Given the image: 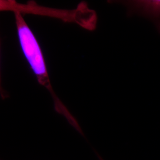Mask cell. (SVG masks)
<instances>
[{"mask_svg":"<svg viewBox=\"0 0 160 160\" xmlns=\"http://www.w3.org/2000/svg\"><path fill=\"white\" fill-rule=\"evenodd\" d=\"M125 6L128 16L138 15L154 23L160 34V0H132L115 1Z\"/></svg>","mask_w":160,"mask_h":160,"instance_id":"3","label":"cell"},{"mask_svg":"<svg viewBox=\"0 0 160 160\" xmlns=\"http://www.w3.org/2000/svg\"><path fill=\"white\" fill-rule=\"evenodd\" d=\"M29 6L23 5L22 7L27 10H23L22 12L26 13H35V14H45L48 16L55 17L58 14H61V16L59 18H62L63 16V13L65 14V21L69 22H71V19L68 17L69 16L75 18L78 24L81 27L86 29L92 30L96 28L97 17L96 12L94 10H92L88 8L87 4L86 2H81L77 8L74 10H61V12H50L48 8L47 10L50 12H46L43 8V7L38 6L36 3L29 2Z\"/></svg>","mask_w":160,"mask_h":160,"instance_id":"2","label":"cell"},{"mask_svg":"<svg viewBox=\"0 0 160 160\" xmlns=\"http://www.w3.org/2000/svg\"><path fill=\"white\" fill-rule=\"evenodd\" d=\"M17 36L23 55L40 85L50 92L58 113L63 115L71 123L74 118L56 95L53 90L46 67L45 59L40 44L32 29L24 20L21 13L14 12Z\"/></svg>","mask_w":160,"mask_h":160,"instance_id":"1","label":"cell"}]
</instances>
